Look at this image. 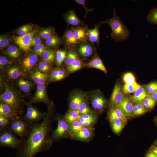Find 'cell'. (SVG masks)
Here are the masks:
<instances>
[{
	"label": "cell",
	"instance_id": "cell-1",
	"mask_svg": "<svg viewBox=\"0 0 157 157\" xmlns=\"http://www.w3.org/2000/svg\"><path fill=\"white\" fill-rule=\"evenodd\" d=\"M52 109V106H50L42 121L30 124L26 135L17 149L16 157H34L51 147L53 142L49 134L53 120Z\"/></svg>",
	"mask_w": 157,
	"mask_h": 157
},
{
	"label": "cell",
	"instance_id": "cell-2",
	"mask_svg": "<svg viewBox=\"0 0 157 157\" xmlns=\"http://www.w3.org/2000/svg\"><path fill=\"white\" fill-rule=\"evenodd\" d=\"M100 23L101 24L106 23L110 26L111 29L110 36L116 42H119L128 39L129 37V31L119 18L115 8L112 18L108 19L105 21Z\"/></svg>",
	"mask_w": 157,
	"mask_h": 157
},
{
	"label": "cell",
	"instance_id": "cell-3",
	"mask_svg": "<svg viewBox=\"0 0 157 157\" xmlns=\"http://www.w3.org/2000/svg\"><path fill=\"white\" fill-rule=\"evenodd\" d=\"M4 91L0 95V102L10 106L19 116L24 111V102L23 99L9 85L5 84Z\"/></svg>",
	"mask_w": 157,
	"mask_h": 157
},
{
	"label": "cell",
	"instance_id": "cell-4",
	"mask_svg": "<svg viewBox=\"0 0 157 157\" xmlns=\"http://www.w3.org/2000/svg\"><path fill=\"white\" fill-rule=\"evenodd\" d=\"M22 140L16 135L8 128L0 131V146L17 149L19 146Z\"/></svg>",
	"mask_w": 157,
	"mask_h": 157
},
{
	"label": "cell",
	"instance_id": "cell-5",
	"mask_svg": "<svg viewBox=\"0 0 157 157\" xmlns=\"http://www.w3.org/2000/svg\"><path fill=\"white\" fill-rule=\"evenodd\" d=\"M26 111L25 114L21 116L25 122L30 124L39 122L46 117L47 113L40 112L31 103L26 104Z\"/></svg>",
	"mask_w": 157,
	"mask_h": 157
},
{
	"label": "cell",
	"instance_id": "cell-6",
	"mask_svg": "<svg viewBox=\"0 0 157 157\" xmlns=\"http://www.w3.org/2000/svg\"><path fill=\"white\" fill-rule=\"evenodd\" d=\"M55 118L58 122L57 126L55 130L52 131L50 135L53 141L69 136V124L64 119L63 117L58 115Z\"/></svg>",
	"mask_w": 157,
	"mask_h": 157
},
{
	"label": "cell",
	"instance_id": "cell-7",
	"mask_svg": "<svg viewBox=\"0 0 157 157\" xmlns=\"http://www.w3.org/2000/svg\"><path fill=\"white\" fill-rule=\"evenodd\" d=\"M30 124L24 121L20 116L19 118L12 122L8 128L16 136L21 139L26 135Z\"/></svg>",
	"mask_w": 157,
	"mask_h": 157
},
{
	"label": "cell",
	"instance_id": "cell-8",
	"mask_svg": "<svg viewBox=\"0 0 157 157\" xmlns=\"http://www.w3.org/2000/svg\"><path fill=\"white\" fill-rule=\"evenodd\" d=\"M35 33L34 31H31L26 35L15 37L14 40L23 51L25 52L29 51L31 47L32 39Z\"/></svg>",
	"mask_w": 157,
	"mask_h": 157
},
{
	"label": "cell",
	"instance_id": "cell-9",
	"mask_svg": "<svg viewBox=\"0 0 157 157\" xmlns=\"http://www.w3.org/2000/svg\"><path fill=\"white\" fill-rule=\"evenodd\" d=\"M31 101L34 103L44 102L48 105L49 104L46 94V85L44 83L38 84L34 95Z\"/></svg>",
	"mask_w": 157,
	"mask_h": 157
},
{
	"label": "cell",
	"instance_id": "cell-10",
	"mask_svg": "<svg viewBox=\"0 0 157 157\" xmlns=\"http://www.w3.org/2000/svg\"><path fill=\"white\" fill-rule=\"evenodd\" d=\"M123 88L119 83L115 86L110 98V103L113 107H116L125 97Z\"/></svg>",
	"mask_w": 157,
	"mask_h": 157
},
{
	"label": "cell",
	"instance_id": "cell-11",
	"mask_svg": "<svg viewBox=\"0 0 157 157\" xmlns=\"http://www.w3.org/2000/svg\"><path fill=\"white\" fill-rule=\"evenodd\" d=\"M90 100L93 108L96 111H101L105 107L106 101L104 97L99 93L94 92L92 94Z\"/></svg>",
	"mask_w": 157,
	"mask_h": 157
},
{
	"label": "cell",
	"instance_id": "cell-12",
	"mask_svg": "<svg viewBox=\"0 0 157 157\" xmlns=\"http://www.w3.org/2000/svg\"><path fill=\"white\" fill-rule=\"evenodd\" d=\"M38 60V55L35 54L26 56L21 63L23 72L27 73L31 71L35 66Z\"/></svg>",
	"mask_w": 157,
	"mask_h": 157
},
{
	"label": "cell",
	"instance_id": "cell-13",
	"mask_svg": "<svg viewBox=\"0 0 157 157\" xmlns=\"http://www.w3.org/2000/svg\"><path fill=\"white\" fill-rule=\"evenodd\" d=\"M94 46L88 41L80 43L77 47V52L83 58H88L91 56L94 52Z\"/></svg>",
	"mask_w": 157,
	"mask_h": 157
},
{
	"label": "cell",
	"instance_id": "cell-14",
	"mask_svg": "<svg viewBox=\"0 0 157 157\" xmlns=\"http://www.w3.org/2000/svg\"><path fill=\"white\" fill-rule=\"evenodd\" d=\"M87 26H72L71 28L76 40L79 43L88 40V30Z\"/></svg>",
	"mask_w": 157,
	"mask_h": 157
},
{
	"label": "cell",
	"instance_id": "cell-15",
	"mask_svg": "<svg viewBox=\"0 0 157 157\" xmlns=\"http://www.w3.org/2000/svg\"><path fill=\"white\" fill-rule=\"evenodd\" d=\"M131 99L126 97L116 107L120 109L129 118L133 115V105Z\"/></svg>",
	"mask_w": 157,
	"mask_h": 157
},
{
	"label": "cell",
	"instance_id": "cell-16",
	"mask_svg": "<svg viewBox=\"0 0 157 157\" xmlns=\"http://www.w3.org/2000/svg\"><path fill=\"white\" fill-rule=\"evenodd\" d=\"M86 100L85 95L82 92L74 93L72 95L70 99L69 109L78 110L81 103Z\"/></svg>",
	"mask_w": 157,
	"mask_h": 157
},
{
	"label": "cell",
	"instance_id": "cell-17",
	"mask_svg": "<svg viewBox=\"0 0 157 157\" xmlns=\"http://www.w3.org/2000/svg\"><path fill=\"white\" fill-rule=\"evenodd\" d=\"M0 115H3L12 122L19 118L20 116L9 106L2 102L0 103Z\"/></svg>",
	"mask_w": 157,
	"mask_h": 157
},
{
	"label": "cell",
	"instance_id": "cell-18",
	"mask_svg": "<svg viewBox=\"0 0 157 157\" xmlns=\"http://www.w3.org/2000/svg\"><path fill=\"white\" fill-rule=\"evenodd\" d=\"M65 18L68 24L74 26H80L84 24L83 22L77 17L74 10L69 11L65 15Z\"/></svg>",
	"mask_w": 157,
	"mask_h": 157
},
{
	"label": "cell",
	"instance_id": "cell-19",
	"mask_svg": "<svg viewBox=\"0 0 157 157\" xmlns=\"http://www.w3.org/2000/svg\"><path fill=\"white\" fill-rule=\"evenodd\" d=\"M101 24H97L93 28L88 29V40L93 45L94 43L98 46L100 42L99 27Z\"/></svg>",
	"mask_w": 157,
	"mask_h": 157
},
{
	"label": "cell",
	"instance_id": "cell-20",
	"mask_svg": "<svg viewBox=\"0 0 157 157\" xmlns=\"http://www.w3.org/2000/svg\"><path fill=\"white\" fill-rule=\"evenodd\" d=\"M108 116L110 121L119 119L127 122L128 119L123 111L117 107H113L110 109L108 113Z\"/></svg>",
	"mask_w": 157,
	"mask_h": 157
},
{
	"label": "cell",
	"instance_id": "cell-21",
	"mask_svg": "<svg viewBox=\"0 0 157 157\" xmlns=\"http://www.w3.org/2000/svg\"><path fill=\"white\" fill-rule=\"evenodd\" d=\"M93 131L92 127H84L76 135L74 138L82 141H87L91 137Z\"/></svg>",
	"mask_w": 157,
	"mask_h": 157
},
{
	"label": "cell",
	"instance_id": "cell-22",
	"mask_svg": "<svg viewBox=\"0 0 157 157\" xmlns=\"http://www.w3.org/2000/svg\"><path fill=\"white\" fill-rule=\"evenodd\" d=\"M85 66L99 69L103 71L105 73H106L107 72L102 60L97 56L92 58L87 64H85Z\"/></svg>",
	"mask_w": 157,
	"mask_h": 157
},
{
	"label": "cell",
	"instance_id": "cell-23",
	"mask_svg": "<svg viewBox=\"0 0 157 157\" xmlns=\"http://www.w3.org/2000/svg\"><path fill=\"white\" fill-rule=\"evenodd\" d=\"M149 95L144 87L141 86L134 93L130 99L133 102H141Z\"/></svg>",
	"mask_w": 157,
	"mask_h": 157
},
{
	"label": "cell",
	"instance_id": "cell-24",
	"mask_svg": "<svg viewBox=\"0 0 157 157\" xmlns=\"http://www.w3.org/2000/svg\"><path fill=\"white\" fill-rule=\"evenodd\" d=\"M30 76L31 79L38 84L44 83L49 78L47 74L38 71L31 72Z\"/></svg>",
	"mask_w": 157,
	"mask_h": 157
},
{
	"label": "cell",
	"instance_id": "cell-25",
	"mask_svg": "<svg viewBox=\"0 0 157 157\" xmlns=\"http://www.w3.org/2000/svg\"><path fill=\"white\" fill-rule=\"evenodd\" d=\"M64 38L67 46L71 47H76L80 44L76 39L71 29L66 31L64 34Z\"/></svg>",
	"mask_w": 157,
	"mask_h": 157
},
{
	"label": "cell",
	"instance_id": "cell-26",
	"mask_svg": "<svg viewBox=\"0 0 157 157\" xmlns=\"http://www.w3.org/2000/svg\"><path fill=\"white\" fill-rule=\"evenodd\" d=\"M97 118V116L94 113L87 114L81 115L78 120L85 127H92Z\"/></svg>",
	"mask_w": 157,
	"mask_h": 157
},
{
	"label": "cell",
	"instance_id": "cell-27",
	"mask_svg": "<svg viewBox=\"0 0 157 157\" xmlns=\"http://www.w3.org/2000/svg\"><path fill=\"white\" fill-rule=\"evenodd\" d=\"M66 76V73L63 69L60 68H57L51 71L49 79L51 81H57L63 79Z\"/></svg>",
	"mask_w": 157,
	"mask_h": 157
},
{
	"label": "cell",
	"instance_id": "cell-28",
	"mask_svg": "<svg viewBox=\"0 0 157 157\" xmlns=\"http://www.w3.org/2000/svg\"><path fill=\"white\" fill-rule=\"evenodd\" d=\"M68 124L69 135L73 138H74L76 135L85 127L78 120L75 121Z\"/></svg>",
	"mask_w": 157,
	"mask_h": 157
},
{
	"label": "cell",
	"instance_id": "cell-29",
	"mask_svg": "<svg viewBox=\"0 0 157 157\" xmlns=\"http://www.w3.org/2000/svg\"><path fill=\"white\" fill-rule=\"evenodd\" d=\"M81 116L78 110L69 109L63 117L69 124L75 121L78 120Z\"/></svg>",
	"mask_w": 157,
	"mask_h": 157
},
{
	"label": "cell",
	"instance_id": "cell-30",
	"mask_svg": "<svg viewBox=\"0 0 157 157\" xmlns=\"http://www.w3.org/2000/svg\"><path fill=\"white\" fill-rule=\"evenodd\" d=\"M16 83L20 90L24 93L29 92L33 85L31 82L22 78H19Z\"/></svg>",
	"mask_w": 157,
	"mask_h": 157
},
{
	"label": "cell",
	"instance_id": "cell-31",
	"mask_svg": "<svg viewBox=\"0 0 157 157\" xmlns=\"http://www.w3.org/2000/svg\"><path fill=\"white\" fill-rule=\"evenodd\" d=\"M67 52L65 60V64L67 66L71 65L79 58L77 52L72 47Z\"/></svg>",
	"mask_w": 157,
	"mask_h": 157
},
{
	"label": "cell",
	"instance_id": "cell-32",
	"mask_svg": "<svg viewBox=\"0 0 157 157\" xmlns=\"http://www.w3.org/2000/svg\"><path fill=\"white\" fill-rule=\"evenodd\" d=\"M110 121L113 131L117 134L121 132L127 123L119 119H115Z\"/></svg>",
	"mask_w": 157,
	"mask_h": 157
},
{
	"label": "cell",
	"instance_id": "cell-33",
	"mask_svg": "<svg viewBox=\"0 0 157 157\" xmlns=\"http://www.w3.org/2000/svg\"><path fill=\"white\" fill-rule=\"evenodd\" d=\"M42 56L43 60L51 65L56 58V53L52 49H47L43 52Z\"/></svg>",
	"mask_w": 157,
	"mask_h": 157
},
{
	"label": "cell",
	"instance_id": "cell-34",
	"mask_svg": "<svg viewBox=\"0 0 157 157\" xmlns=\"http://www.w3.org/2000/svg\"><path fill=\"white\" fill-rule=\"evenodd\" d=\"M82 61L78 58L71 65L67 66V71L69 73H72L82 68L85 66Z\"/></svg>",
	"mask_w": 157,
	"mask_h": 157
},
{
	"label": "cell",
	"instance_id": "cell-35",
	"mask_svg": "<svg viewBox=\"0 0 157 157\" xmlns=\"http://www.w3.org/2000/svg\"><path fill=\"white\" fill-rule=\"evenodd\" d=\"M141 86L138 83L135 82L131 84H125L122 88L124 94H127L134 92Z\"/></svg>",
	"mask_w": 157,
	"mask_h": 157
},
{
	"label": "cell",
	"instance_id": "cell-36",
	"mask_svg": "<svg viewBox=\"0 0 157 157\" xmlns=\"http://www.w3.org/2000/svg\"><path fill=\"white\" fill-rule=\"evenodd\" d=\"M5 53L7 55L12 58H17L20 55L21 52L17 47L12 45L7 48Z\"/></svg>",
	"mask_w": 157,
	"mask_h": 157
},
{
	"label": "cell",
	"instance_id": "cell-37",
	"mask_svg": "<svg viewBox=\"0 0 157 157\" xmlns=\"http://www.w3.org/2000/svg\"><path fill=\"white\" fill-rule=\"evenodd\" d=\"M20 68L17 66L10 67L8 69L7 73L9 77L12 79L18 78L22 74Z\"/></svg>",
	"mask_w": 157,
	"mask_h": 157
},
{
	"label": "cell",
	"instance_id": "cell-38",
	"mask_svg": "<svg viewBox=\"0 0 157 157\" xmlns=\"http://www.w3.org/2000/svg\"><path fill=\"white\" fill-rule=\"evenodd\" d=\"M38 71L47 74L51 71V65L43 60H40L37 66Z\"/></svg>",
	"mask_w": 157,
	"mask_h": 157
},
{
	"label": "cell",
	"instance_id": "cell-39",
	"mask_svg": "<svg viewBox=\"0 0 157 157\" xmlns=\"http://www.w3.org/2000/svg\"><path fill=\"white\" fill-rule=\"evenodd\" d=\"M78 110L81 115L87 114H94L93 111L89 106L86 100L81 103Z\"/></svg>",
	"mask_w": 157,
	"mask_h": 157
},
{
	"label": "cell",
	"instance_id": "cell-40",
	"mask_svg": "<svg viewBox=\"0 0 157 157\" xmlns=\"http://www.w3.org/2000/svg\"><path fill=\"white\" fill-rule=\"evenodd\" d=\"M156 102L150 95H149L143 100L141 103L145 109L148 111L153 108Z\"/></svg>",
	"mask_w": 157,
	"mask_h": 157
},
{
	"label": "cell",
	"instance_id": "cell-41",
	"mask_svg": "<svg viewBox=\"0 0 157 157\" xmlns=\"http://www.w3.org/2000/svg\"><path fill=\"white\" fill-rule=\"evenodd\" d=\"M56 63L57 66H60L65 60L67 53L64 50H58L56 51Z\"/></svg>",
	"mask_w": 157,
	"mask_h": 157
},
{
	"label": "cell",
	"instance_id": "cell-42",
	"mask_svg": "<svg viewBox=\"0 0 157 157\" xmlns=\"http://www.w3.org/2000/svg\"><path fill=\"white\" fill-rule=\"evenodd\" d=\"M147 111L141 103H135L133 105V115L138 116L142 115Z\"/></svg>",
	"mask_w": 157,
	"mask_h": 157
},
{
	"label": "cell",
	"instance_id": "cell-43",
	"mask_svg": "<svg viewBox=\"0 0 157 157\" xmlns=\"http://www.w3.org/2000/svg\"><path fill=\"white\" fill-rule=\"evenodd\" d=\"M60 40L58 37L54 35L46 40L45 42L47 46L51 47H56L60 44Z\"/></svg>",
	"mask_w": 157,
	"mask_h": 157
},
{
	"label": "cell",
	"instance_id": "cell-44",
	"mask_svg": "<svg viewBox=\"0 0 157 157\" xmlns=\"http://www.w3.org/2000/svg\"><path fill=\"white\" fill-rule=\"evenodd\" d=\"M147 20L150 23L157 25V8L151 10L147 17Z\"/></svg>",
	"mask_w": 157,
	"mask_h": 157
},
{
	"label": "cell",
	"instance_id": "cell-45",
	"mask_svg": "<svg viewBox=\"0 0 157 157\" xmlns=\"http://www.w3.org/2000/svg\"><path fill=\"white\" fill-rule=\"evenodd\" d=\"M39 34L42 38L46 40L54 35V31L51 28H46L40 31Z\"/></svg>",
	"mask_w": 157,
	"mask_h": 157
},
{
	"label": "cell",
	"instance_id": "cell-46",
	"mask_svg": "<svg viewBox=\"0 0 157 157\" xmlns=\"http://www.w3.org/2000/svg\"><path fill=\"white\" fill-rule=\"evenodd\" d=\"M11 38L9 37L4 35L0 36V48L2 49L8 45L12 42Z\"/></svg>",
	"mask_w": 157,
	"mask_h": 157
},
{
	"label": "cell",
	"instance_id": "cell-47",
	"mask_svg": "<svg viewBox=\"0 0 157 157\" xmlns=\"http://www.w3.org/2000/svg\"><path fill=\"white\" fill-rule=\"evenodd\" d=\"M32 29V26L30 25H26L23 26L18 29L17 30L18 34L19 36L26 35L31 31Z\"/></svg>",
	"mask_w": 157,
	"mask_h": 157
},
{
	"label": "cell",
	"instance_id": "cell-48",
	"mask_svg": "<svg viewBox=\"0 0 157 157\" xmlns=\"http://www.w3.org/2000/svg\"><path fill=\"white\" fill-rule=\"evenodd\" d=\"M149 95H150L157 90V81H154L144 86Z\"/></svg>",
	"mask_w": 157,
	"mask_h": 157
},
{
	"label": "cell",
	"instance_id": "cell-49",
	"mask_svg": "<svg viewBox=\"0 0 157 157\" xmlns=\"http://www.w3.org/2000/svg\"><path fill=\"white\" fill-rule=\"evenodd\" d=\"M10 124V121L4 116L0 115V131L8 128Z\"/></svg>",
	"mask_w": 157,
	"mask_h": 157
},
{
	"label": "cell",
	"instance_id": "cell-50",
	"mask_svg": "<svg viewBox=\"0 0 157 157\" xmlns=\"http://www.w3.org/2000/svg\"><path fill=\"white\" fill-rule=\"evenodd\" d=\"M47 49V47L45 45L41 44L38 46L34 47L33 51L34 54L42 56L43 52Z\"/></svg>",
	"mask_w": 157,
	"mask_h": 157
},
{
	"label": "cell",
	"instance_id": "cell-51",
	"mask_svg": "<svg viewBox=\"0 0 157 157\" xmlns=\"http://www.w3.org/2000/svg\"><path fill=\"white\" fill-rule=\"evenodd\" d=\"M123 79L125 83L126 84H131L136 82L134 76L130 72L125 74L123 76Z\"/></svg>",
	"mask_w": 157,
	"mask_h": 157
},
{
	"label": "cell",
	"instance_id": "cell-52",
	"mask_svg": "<svg viewBox=\"0 0 157 157\" xmlns=\"http://www.w3.org/2000/svg\"><path fill=\"white\" fill-rule=\"evenodd\" d=\"M42 41L38 35L35 33L33 35L31 43V47H35L42 44Z\"/></svg>",
	"mask_w": 157,
	"mask_h": 157
},
{
	"label": "cell",
	"instance_id": "cell-53",
	"mask_svg": "<svg viewBox=\"0 0 157 157\" xmlns=\"http://www.w3.org/2000/svg\"><path fill=\"white\" fill-rule=\"evenodd\" d=\"M11 61L5 56H1L0 57V65L1 69L11 64Z\"/></svg>",
	"mask_w": 157,
	"mask_h": 157
},
{
	"label": "cell",
	"instance_id": "cell-54",
	"mask_svg": "<svg viewBox=\"0 0 157 157\" xmlns=\"http://www.w3.org/2000/svg\"><path fill=\"white\" fill-rule=\"evenodd\" d=\"M75 1L77 3L81 5L84 8L85 11V14L84 19H85L87 14L89 12H91L93 10V9H90L87 8L85 5L86 1L85 0H75Z\"/></svg>",
	"mask_w": 157,
	"mask_h": 157
},
{
	"label": "cell",
	"instance_id": "cell-55",
	"mask_svg": "<svg viewBox=\"0 0 157 157\" xmlns=\"http://www.w3.org/2000/svg\"><path fill=\"white\" fill-rule=\"evenodd\" d=\"M146 157H157V154L150 151L147 153Z\"/></svg>",
	"mask_w": 157,
	"mask_h": 157
},
{
	"label": "cell",
	"instance_id": "cell-56",
	"mask_svg": "<svg viewBox=\"0 0 157 157\" xmlns=\"http://www.w3.org/2000/svg\"><path fill=\"white\" fill-rule=\"evenodd\" d=\"M149 95L154 100L157 101V90Z\"/></svg>",
	"mask_w": 157,
	"mask_h": 157
},
{
	"label": "cell",
	"instance_id": "cell-57",
	"mask_svg": "<svg viewBox=\"0 0 157 157\" xmlns=\"http://www.w3.org/2000/svg\"><path fill=\"white\" fill-rule=\"evenodd\" d=\"M151 151L157 154V146H153L151 147Z\"/></svg>",
	"mask_w": 157,
	"mask_h": 157
},
{
	"label": "cell",
	"instance_id": "cell-58",
	"mask_svg": "<svg viewBox=\"0 0 157 157\" xmlns=\"http://www.w3.org/2000/svg\"><path fill=\"white\" fill-rule=\"evenodd\" d=\"M156 144L157 145V140L156 141Z\"/></svg>",
	"mask_w": 157,
	"mask_h": 157
},
{
	"label": "cell",
	"instance_id": "cell-59",
	"mask_svg": "<svg viewBox=\"0 0 157 157\" xmlns=\"http://www.w3.org/2000/svg\"></svg>",
	"mask_w": 157,
	"mask_h": 157
}]
</instances>
